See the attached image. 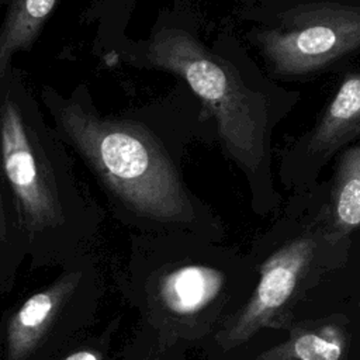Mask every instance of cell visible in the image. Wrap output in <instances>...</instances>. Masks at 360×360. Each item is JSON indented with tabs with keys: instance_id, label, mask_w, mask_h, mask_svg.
Wrapping results in <instances>:
<instances>
[{
	"instance_id": "6da1fadb",
	"label": "cell",
	"mask_w": 360,
	"mask_h": 360,
	"mask_svg": "<svg viewBox=\"0 0 360 360\" xmlns=\"http://www.w3.org/2000/svg\"><path fill=\"white\" fill-rule=\"evenodd\" d=\"M65 145L10 68L0 76V167L35 267L83 259L103 219Z\"/></svg>"
},
{
	"instance_id": "7a4b0ae2",
	"label": "cell",
	"mask_w": 360,
	"mask_h": 360,
	"mask_svg": "<svg viewBox=\"0 0 360 360\" xmlns=\"http://www.w3.org/2000/svg\"><path fill=\"white\" fill-rule=\"evenodd\" d=\"M45 103L55 129L121 218L153 236H219L218 221L188 190L169 150L145 125L101 118L72 100L45 96Z\"/></svg>"
},
{
	"instance_id": "3957f363",
	"label": "cell",
	"mask_w": 360,
	"mask_h": 360,
	"mask_svg": "<svg viewBox=\"0 0 360 360\" xmlns=\"http://www.w3.org/2000/svg\"><path fill=\"white\" fill-rule=\"evenodd\" d=\"M145 58L150 66L176 73L188 83L214 117L225 152L245 173L253 205L260 212L276 208L278 194L271 179L269 114L263 97L245 86L233 66L184 30H159Z\"/></svg>"
},
{
	"instance_id": "277c9868",
	"label": "cell",
	"mask_w": 360,
	"mask_h": 360,
	"mask_svg": "<svg viewBox=\"0 0 360 360\" xmlns=\"http://www.w3.org/2000/svg\"><path fill=\"white\" fill-rule=\"evenodd\" d=\"M350 236H339L315 219L280 243L260 264L259 280L245 304L217 330L222 350L242 346L263 329L285 330L298 305L347 256Z\"/></svg>"
},
{
	"instance_id": "5b68a950",
	"label": "cell",
	"mask_w": 360,
	"mask_h": 360,
	"mask_svg": "<svg viewBox=\"0 0 360 360\" xmlns=\"http://www.w3.org/2000/svg\"><path fill=\"white\" fill-rule=\"evenodd\" d=\"M163 264L146 271L141 283V305L158 332L174 339L200 338L240 308L225 264L204 260Z\"/></svg>"
},
{
	"instance_id": "8992f818",
	"label": "cell",
	"mask_w": 360,
	"mask_h": 360,
	"mask_svg": "<svg viewBox=\"0 0 360 360\" xmlns=\"http://www.w3.org/2000/svg\"><path fill=\"white\" fill-rule=\"evenodd\" d=\"M98 276L80 259L48 287L30 295L8 316L3 360H46L66 339L86 326L96 309Z\"/></svg>"
},
{
	"instance_id": "52a82bcc",
	"label": "cell",
	"mask_w": 360,
	"mask_h": 360,
	"mask_svg": "<svg viewBox=\"0 0 360 360\" xmlns=\"http://www.w3.org/2000/svg\"><path fill=\"white\" fill-rule=\"evenodd\" d=\"M257 39L274 73L307 75L360 48V7L301 4L281 14L276 27L260 31Z\"/></svg>"
},
{
	"instance_id": "ba28073f",
	"label": "cell",
	"mask_w": 360,
	"mask_h": 360,
	"mask_svg": "<svg viewBox=\"0 0 360 360\" xmlns=\"http://www.w3.org/2000/svg\"><path fill=\"white\" fill-rule=\"evenodd\" d=\"M360 136V72L347 76L304 146L281 170L283 183L295 190L311 186L321 166L342 146Z\"/></svg>"
},
{
	"instance_id": "9c48e42d",
	"label": "cell",
	"mask_w": 360,
	"mask_h": 360,
	"mask_svg": "<svg viewBox=\"0 0 360 360\" xmlns=\"http://www.w3.org/2000/svg\"><path fill=\"white\" fill-rule=\"evenodd\" d=\"M349 321L342 314L297 321L284 342L263 350L256 360H347Z\"/></svg>"
},
{
	"instance_id": "30bf717a",
	"label": "cell",
	"mask_w": 360,
	"mask_h": 360,
	"mask_svg": "<svg viewBox=\"0 0 360 360\" xmlns=\"http://www.w3.org/2000/svg\"><path fill=\"white\" fill-rule=\"evenodd\" d=\"M316 215L328 231L339 236H350L360 229V146H352L342 153L326 207Z\"/></svg>"
},
{
	"instance_id": "8fae6325",
	"label": "cell",
	"mask_w": 360,
	"mask_h": 360,
	"mask_svg": "<svg viewBox=\"0 0 360 360\" xmlns=\"http://www.w3.org/2000/svg\"><path fill=\"white\" fill-rule=\"evenodd\" d=\"M58 0H13L0 28V76L11 66V56L28 49Z\"/></svg>"
},
{
	"instance_id": "7c38bea8",
	"label": "cell",
	"mask_w": 360,
	"mask_h": 360,
	"mask_svg": "<svg viewBox=\"0 0 360 360\" xmlns=\"http://www.w3.org/2000/svg\"><path fill=\"white\" fill-rule=\"evenodd\" d=\"M28 260L8 187L0 167V292L10 291L21 264Z\"/></svg>"
},
{
	"instance_id": "4fadbf2b",
	"label": "cell",
	"mask_w": 360,
	"mask_h": 360,
	"mask_svg": "<svg viewBox=\"0 0 360 360\" xmlns=\"http://www.w3.org/2000/svg\"><path fill=\"white\" fill-rule=\"evenodd\" d=\"M63 360H103V357L93 349H80L68 354Z\"/></svg>"
}]
</instances>
